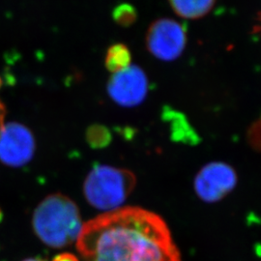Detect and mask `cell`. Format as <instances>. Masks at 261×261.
<instances>
[{
    "mask_svg": "<svg viewBox=\"0 0 261 261\" xmlns=\"http://www.w3.org/2000/svg\"><path fill=\"white\" fill-rule=\"evenodd\" d=\"M76 242L84 261H181L168 224L140 207L98 216L83 225Z\"/></svg>",
    "mask_w": 261,
    "mask_h": 261,
    "instance_id": "6da1fadb",
    "label": "cell"
},
{
    "mask_svg": "<svg viewBox=\"0 0 261 261\" xmlns=\"http://www.w3.org/2000/svg\"><path fill=\"white\" fill-rule=\"evenodd\" d=\"M32 224L38 237L53 248L72 244L77 240L83 229L77 206L60 194L47 196L37 206Z\"/></svg>",
    "mask_w": 261,
    "mask_h": 261,
    "instance_id": "7a4b0ae2",
    "label": "cell"
},
{
    "mask_svg": "<svg viewBox=\"0 0 261 261\" xmlns=\"http://www.w3.org/2000/svg\"><path fill=\"white\" fill-rule=\"evenodd\" d=\"M136 182L135 174L128 169L95 165L84 181V196L99 210L114 211L126 201Z\"/></svg>",
    "mask_w": 261,
    "mask_h": 261,
    "instance_id": "3957f363",
    "label": "cell"
},
{
    "mask_svg": "<svg viewBox=\"0 0 261 261\" xmlns=\"http://www.w3.org/2000/svg\"><path fill=\"white\" fill-rule=\"evenodd\" d=\"M186 44V29L180 22L168 18L155 20L146 34L147 49L163 61L177 59L183 54Z\"/></svg>",
    "mask_w": 261,
    "mask_h": 261,
    "instance_id": "277c9868",
    "label": "cell"
},
{
    "mask_svg": "<svg viewBox=\"0 0 261 261\" xmlns=\"http://www.w3.org/2000/svg\"><path fill=\"white\" fill-rule=\"evenodd\" d=\"M237 173L231 166L213 162L200 168L194 181L196 196L206 203H216L228 196L237 185Z\"/></svg>",
    "mask_w": 261,
    "mask_h": 261,
    "instance_id": "5b68a950",
    "label": "cell"
},
{
    "mask_svg": "<svg viewBox=\"0 0 261 261\" xmlns=\"http://www.w3.org/2000/svg\"><path fill=\"white\" fill-rule=\"evenodd\" d=\"M35 152V140L30 130L19 123H8L0 129V161L19 168L30 162Z\"/></svg>",
    "mask_w": 261,
    "mask_h": 261,
    "instance_id": "8992f818",
    "label": "cell"
},
{
    "mask_svg": "<svg viewBox=\"0 0 261 261\" xmlns=\"http://www.w3.org/2000/svg\"><path fill=\"white\" fill-rule=\"evenodd\" d=\"M148 92V80L139 66L130 65L115 73L108 83V93L114 103L132 108L142 103Z\"/></svg>",
    "mask_w": 261,
    "mask_h": 261,
    "instance_id": "52a82bcc",
    "label": "cell"
},
{
    "mask_svg": "<svg viewBox=\"0 0 261 261\" xmlns=\"http://www.w3.org/2000/svg\"><path fill=\"white\" fill-rule=\"evenodd\" d=\"M172 10L181 18L201 19L213 9L216 0H168Z\"/></svg>",
    "mask_w": 261,
    "mask_h": 261,
    "instance_id": "ba28073f",
    "label": "cell"
},
{
    "mask_svg": "<svg viewBox=\"0 0 261 261\" xmlns=\"http://www.w3.org/2000/svg\"><path fill=\"white\" fill-rule=\"evenodd\" d=\"M106 68L113 74L130 65L129 48L123 44H115L109 48L106 59Z\"/></svg>",
    "mask_w": 261,
    "mask_h": 261,
    "instance_id": "9c48e42d",
    "label": "cell"
},
{
    "mask_svg": "<svg viewBox=\"0 0 261 261\" xmlns=\"http://www.w3.org/2000/svg\"><path fill=\"white\" fill-rule=\"evenodd\" d=\"M112 139V133L103 125H92L86 132V140L93 149L107 147Z\"/></svg>",
    "mask_w": 261,
    "mask_h": 261,
    "instance_id": "30bf717a",
    "label": "cell"
},
{
    "mask_svg": "<svg viewBox=\"0 0 261 261\" xmlns=\"http://www.w3.org/2000/svg\"><path fill=\"white\" fill-rule=\"evenodd\" d=\"M113 18L119 24L128 25L135 20L136 13L134 8H132L127 4H124V5L118 6L116 9L114 10Z\"/></svg>",
    "mask_w": 261,
    "mask_h": 261,
    "instance_id": "8fae6325",
    "label": "cell"
},
{
    "mask_svg": "<svg viewBox=\"0 0 261 261\" xmlns=\"http://www.w3.org/2000/svg\"><path fill=\"white\" fill-rule=\"evenodd\" d=\"M53 261H80L76 256L72 253L69 252H64V253H60L58 255H56Z\"/></svg>",
    "mask_w": 261,
    "mask_h": 261,
    "instance_id": "7c38bea8",
    "label": "cell"
},
{
    "mask_svg": "<svg viewBox=\"0 0 261 261\" xmlns=\"http://www.w3.org/2000/svg\"><path fill=\"white\" fill-rule=\"evenodd\" d=\"M4 116H5V107H4L3 103L0 101V129H1L2 126L4 125V124H3Z\"/></svg>",
    "mask_w": 261,
    "mask_h": 261,
    "instance_id": "4fadbf2b",
    "label": "cell"
},
{
    "mask_svg": "<svg viewBox=\"0 0 261 261\" xmlns=\"http://www.w3.org/2000/svg\"><path fill=\"white\" fill-rule=\"evenodd\" d=\"M23 261H46L45 259H42V258H39V257H34V258H28L25 260Z\"/></svg>",
    "mask_w": 261,
    "mask_h": 261,
    "instance_id": "5bb4252c",
    "label": "cell"
},
{
    "mask_svg": "<svg viewBox=\"0 0 261 261\" xmlns=\"http://www.w3.org/2000/svg\"><path fill=\"white\" fill-rule=\"evenodd\" d=\"M2 218H3V214H2V211L0 210V222L2 221Z\"/></svg>",
    "mask_w": 261,
    "mask_h": 261,
    "instance_id": "9a60e30c",
    "label": "cell"
},
{
    "mask_svg": "<svg viewBox=\"0 0 261 261\" xmlns=\"http://www.w3.org/2000/svg\"><path fill=\"white\" fill-rule=\"evenodd\" d=\"M260 20H261V19H260Z\"/></svg>",
    "mask_w": 261,
    "mask_h": 261,
    "instance_id": "2e32d148",
    "label": "cell"
}]
</instances>
